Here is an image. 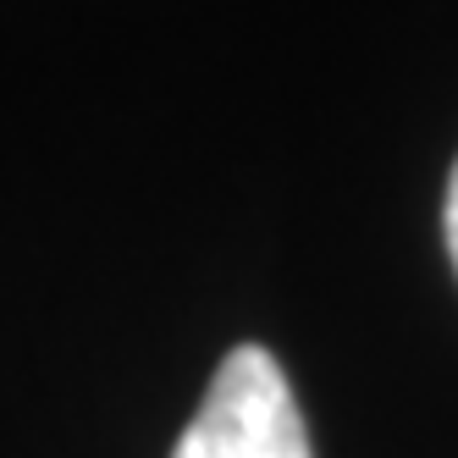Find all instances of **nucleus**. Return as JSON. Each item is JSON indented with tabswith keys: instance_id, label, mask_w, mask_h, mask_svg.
I'll list each match as a JSON object with an SVG mask.
<instances>
[{
	"instance_id": "f257e3e1",
	"label": "nucleus",
	"mask_w": 458,
	"mask_h": 458,
	"mask_svg": "<svg viewBox=\"0 0 458 458\" xmlns=\"http://www.w3.org/2000/svg\"><path fill=\"white\" fill-rule=\"evenodd\" d=\"M172 458H315L293 386L266 348H233Z\"/></svg>"
},
{
	"instance_id": "f03ea898",
	"label": "nucleus",
	"mask_w": 458,
	"mask_h": 458,
	"mask_svg": "<svg viewBox=\"0 0 458 458\" xmlns=\"http://www.w3.org/2000/svg\"><path fill=\"white\" fill-rule=\"evenodd\" d=\"M442 238H447L453 271H458V160H453V177H447V205H442Z\"/></svg>"
}]
</instances>
